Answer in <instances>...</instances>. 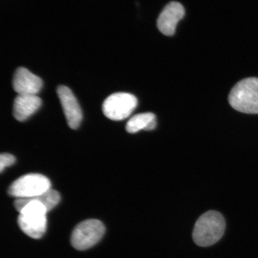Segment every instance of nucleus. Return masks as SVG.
I'll use <instances>...</instances> for the list:
<instances>
[{
    "label": "nucleus",
    "instance_id": "obj_4",
    "mask_svg": "<svg viewBox=\"0 0 258 258\" xmlns=\"http://www.w3.org/2000/svg\"><path fill=\"white\" fill-rule=\"evenodd\" d=\"M51 189L50 180L41 174L30 173L19 177L9 186L10 196L18 199H31Z\"/></svg>",
    "mask_w": 258,
    "mask_h": 258
},
{
    "label": "nucleus",
    "instance_id": "obj_3",
    "mask_svg": "<svg viewBox=\"0 0 258 258\" xmlns=\"http://www.w3.org/2000/svg\"><path fill=\"white\" fill-rule=\"evenodd\" d=\"M235 110L246 114H258V78L250 77L240 81L228 96Z\"/></svg>",
    "mask_w": 258,
    "mask_h": 258
},
{
    "label": "nucleus",
    "instance_id": "obj_8",
    "mask_svg": "<svg viewBox=\"0 0 258 258\" xmlns=\"http://www.w3.org/2000/svg\"><path fill=\"white\" fill-rule=\"evenodd\" d=\"M12 85L18 95H37L43 87V81L30 71L20 67L16 71Z\"/></svg>",
    "mask_w": 258,
    "mask_h": 258
},
{
    "label": "nucleus",
    "instance_id": "obj_11",
    "mask_svg": "<svg viewBox=\"0 0 258 258\" xmlns=\"http://www.w3.org/2000/svg\"><path fill=\"white\" fill-rule=\"evenodd\" d=\"M156 117L153 113L145 112L132 117L127 122L128 133L135 134L142 130L152 131L156 127Z\"/></svg>",
    "mask_w": 258,
    "mask_h": 258
},
{
    "label": "nucleus",
    "instance_id": "obj_1",
    "mask_svg": "<svg viewBox=\"0 0 258 258\" xmlns=\"http://www.w3.org/2000/svg\"><path fill=\"white\" fill-rule=\"evenodd\" d=\"M14 205L19 212L18 222L21 230L35 239L43 236L47 228L46 206L33 199H16Z\"/></svg>",
    "mask_w": 258,
    "mask_h": 258
},
{
    "label": "nucleus",
    "instance_id": "obj_9",
    "mask_svg": "<svg viewBox=\"0 0 258 258\" xmlns=\"http://www.w3.org/2000/svg\"><path fill=\"white\" fill-rule=\"evenodd\" d=\"M184 15L185 9L180 3L170 2L161 12L157 19V28L163 34L171 36L175 33L177 23Z\"/></svg>",
    "mask_w": 258,
    "mask_h": 258
},
{
    "label": "nucleus",
    "instance_id": "obj_12",
    "mask_svg": "<svg viewBox=\"0 0 258 258\" xmlns=\"http://www.w3.org/2000/svg\"><path fill=\"white\" fill-rule=\"evenodd\" d=\"M16 158L11 154L3 153L0 156V171L3 172L6 167L12 166L15 163Z\"/></svg>",
    "mask_w": 258,
    "mask_h": 258
},
{
    "label": "nucleus",
    "instance_id": "obj_5",
    "mask_svg": "<svg viewBox=\"0 0 258 258\" xmlns=\"http://www.w3.org/2000/svg\"><path fill=\"white\" fill-rule=\"evenodd\" d=\"M104 225L98 219H88L74 228L72 244L76 249L84 250L94 246L105 233Z\"/></svg>",
    "mask_w": 258,
    "mask_h": 258
},
{
    "label": "nucleus",
    "instance_id": "obj_2",
    "mask_svg": "<svg viewBox=\"0 0 258 258\" xmlns=\"http://www.w3.org/2000/svg\"><path fill=\"white\" fill-rule=\"evenodd\" d=\"M225 227L223 216L217 211H209L196 221L192 233L193 240L199 246H212L221 239Z\"/></svg>",
    "mask_w": 258,
    "mask_h": 258
},
{
    "label": "nucleus",
    "instance_id": "obj_7",
    "mask_svg": "<svg viewBox=\"0 0 258 258\" xmlns=\"http://www.w3.org/2000/svg\"><path fill=\"white\" fill-rule=\"evenodd\" d=\"M57 93L68 124L73 129L78 128L82 121L83 114L82 109L75 95L72 90L66 86L58 87Z\"/></svg>",
    "mask_w": 258,
    "mask_h": 258
},
{
    "label": "nucleus",
    "instance_id": "obj_10",
    "mask_svg": "<svg viewBox=\"0 0 258 258\" xmlns=\"http://www.w3.org/2000/svg\"><path fill=\"white\" fill-rule=\"evenodd\" d=\"M41 104V99L37 95H18L14 104L15 118L19 121H25L40 108Z\"/></svg>",
    "mask_w": 258,
    "mask_h": 258
},
{
    "label": "nucleus",
    "instance_id": "obj_6",
    "mask_svg": "<svg viewBox=\"0 0 258 258\" xmlns=\"http://www.w3.org/2000/svg\"><path fill=\"white\" fill-rule=\"evenodd\" d=\"M138 105V99L128 93H115L105 100L102 111L106 117L114 121L124 120L129 117Z\"/></svg>",
    "mask_w": 258,
    "mask_h": 258
}]
</instances>
